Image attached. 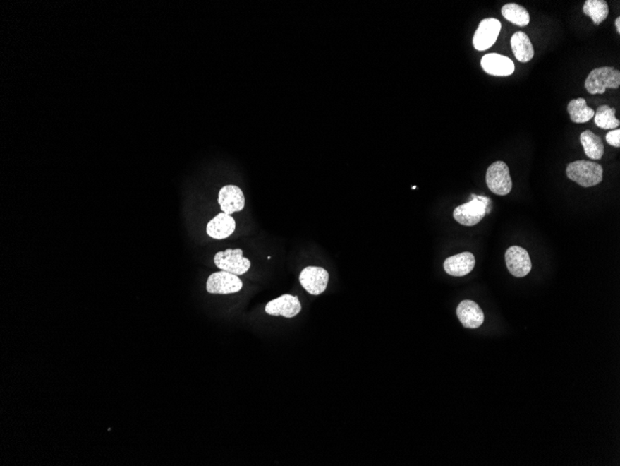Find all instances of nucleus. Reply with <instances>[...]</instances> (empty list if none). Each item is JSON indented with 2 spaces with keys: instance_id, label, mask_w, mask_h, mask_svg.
Here are the masks:
<instances>
[{
  "instance_id": "obj_1",
  "label": "nucleus",
  "mask_w": 620,
  "mask_h": 466,
  "mask_svg": "<svg viewBox=\"0 0 620 466\" xmlns=\"http://www.w3.org/2000/svg\"><path fill=\"white\" fill-rule=\"evenodd\" d=\"M489 206H492L490 198L472 195L471 201L468 203L461 205L454 210V217L464 227H474L482 221L487 213H490Z\"/></svg>"
},
{
  "instance_id": "obj_2",
  "label": "nucleus",
  "mask_w": 620,
  "mask_h": 466,
  "mask_svg": "<svg viewBox=\"0 0 620 466\" xmlns=\"http://www.w3.org/2000/svg\"><path fill=\"white\" fill-rule=\"evenodd\" d=\"M602 167L592 161H574L566 168L567 177L583 187L597 186L602 181Z\"/></svg>"
},
{
  "instance_id": "obj_3",
  "label": "nucleus",
  "mask_w": 620,
  "mask_h": 466,
  "mask_svg": "<svg viewBox=\"0 0 620 466\" xmlns=\"http://www.w3.org/2000/svg\"><path fill=\"white\" fill-rule=\"evenodd\" d=\"M619 86L620 72L609 66L593 69L585 81V88L590 95H604L607 89H618Z\"/></svg>"
},
{
  "instance_id": "obj_4",
  "label": "nucleus",
  "mask_w": 620,
  "mask_h": 466,
  "mask_svg": "<svg viewBox=\"0 0 620 466\" xmlns=\"http://www.w3.org/2000/svg\"><path fill=\"white\" fill-rule=\"evenodd\" d=\"M487 186L495 195L506 196L512 191L513 181L509 167L504 161H496L487 169Z\"/></svg>"
},
{
  "instance_id": "obj_5",
  "label": "nucleus",
  "mask_w": 620,
  "mask_h": 466,
  "mask_svg": "<svg viewBox=\"0 0 620 466\" xmlns=\"http://www.w3.org/2000/svg\"><path fill=\"white\" fill-rule=\"evenodd\" d=\"M214 262L220 270L236 275L245 274L251 268V262L248 258L243 256V251L241 249L236 250L227 249L225 251H219L214 255Z\"/></svg>"
},
{
  "instance_id": "obj_6",
  "label": "nucleus",
  "mask_w": 620,
  "mask_h": 466,
  "mask_svg": "<svg viewBox=\"0 0 620 466\" xmlns=\"http://www.w3.org/2000/svg\"><path fill=\"white\" fill-rule=\"evenodd\" d=\"M243 281L238 275L226 271L214 273L208 277L207 289L211 294H231L243 289Z\"/></svg>"
},
{
  "instance_id": "obj_7",
  "label": "nucleus",
  "mask_w": 620,
  "mask_h": 466,
  "mask_svg": "<svg viewBox=\"0 0 620 466\" xmlns=\"http://www.w3.org/2000/svg\"><path fill=\"white\" fill-rule=\"evenodd\" d=\"M502 23L494 18H487L479 23L473 39V45L479 52L486 51L494 45L501 32Z\"/></svg>"
},
{
  "instance_id": "obj_8",
  "label": "nucleus",
  "mask_w": 620,
  "mask_h": 466,
  "mask_svg": "<svg viewBox=\"0 0 620 466\" xmlns=\"http://www.w3.org/2000/svg\"><path fill=\"white\" fill-rule=\"evenodd\" d=\"M303 288L311 295H320L325 292L329 282V273L318 266H308L299 277Z\"/></svg>"
},
{
  "instance_id": "obj_9",
  "label": "nucleus",
  "mask_w": 620,
  "mask_h": 466,
  "mask_svg": "<svg viewBox=\"0 0 620 466\" xmlns=\"http://www.w3.org/2000/svg\"><path fill=\"white\" fill-rule=\"evenodd\" d=\"M508 270L516 277H524L530 274L532 263L528 251L518 246L508 249L505 253Z\"/></svg>"
},
{
  "instance_id": "obj_10",
  "label": "nucleus",
  "mask_w": 620,
  "mask_h": 466,
  "mask_svg": "<svg viewBox=\"0 0 620 466\" xmlns=\"http://www.w3.org/2000/svg\"><path fill=\"white\" fill-rule=\"evenodd\" d=\"M219 204L223 213L231 214L242 212L245 206V195L240 187L236 186H223L219 193Z\"/></svg>"
},
{
  "instance_id": "obj_11",
  "label": "nucleus",
  "mask_w": 620,
  "mask_h": 466,
  "mask_svg": "<svg viewBox=\"0 0 620 466\" xmlns=\"http://www.w3.org/2000/svg\"><path fill=\"white\" fill-rule=\"evenodd\" d=\"M302 309L298 296L284 294L270 301L266 306V313L270 316H283L286 318H295Z\"/></svg>"
},
{
  "instance_id": "obj_12",
  "label": "nucleus",
  "mask_w": 620,
  "mask_h": 466,
  "mask_svg": "<svg viewBox=\"0 0 620 466\" xmlns=\"http://www.w3.org/2000/svg\"><path fill=\"white\" fill-rule=\"evenodd\" d=\"M481 66L487 74L495 77H508L514 72V64L510 58L497 54L484 55Z\"/></svg>"
},
{
  "instance_id": "obj_13",
  "label": "nucleus",
  "mask_w": 620,
  "mask_h": 466,
  "mask_svg": "<svg viewBox=\"0 0 620 466\" xmlns=\"http://www.w3.org/2000/svg\"><path fill=\"white\" fill-rule=\"evenodd\" d=\"M457 316L467 329H478L484 323V313L474 301L466 300L457 307Z\"/></svg>"
},
{
  "instance_id": "obj_14",
  "label": "nucleus",
  "mask_w": 620,
  "mask_h": 466,
  "mask_svg": "<svg viewBox=\"0 0 620 466\" xmlns=\"http://www.w3.org/2000/svg\"><path fill=\"white\" fill-rule=\"evenodd\" d=\"M475 258L471 253H463L449 257L444 262V270L452 277H464L474 270Z\"/></svg>"
},
{
  "instance_id": "obj_15",
  "label": "nucleus",
  "mask_w": 620,
  "mask_h": 466,
  "mask_svg": "<svg viewBox=\"0 0 620 466\" xmlns=\"http://www.w3.org/2000/svg\"><path fill=\"white\" fill-rule=\"evenodd\" d=\"M236 229V222L233 217L225 213H220L214 217L207 225V234L214 239H225L231 236Z\"/></svg>"
},
{
  "instance_id": "obj_16",
  "label": "nucleus",
  "mask_w": 620,
  "mask_h": 466,
  "mask_svg": "<svg viewBox=\"0 0 620 466\" xmlns=\"http://www.w3.org/2000/svg\"><path fill=\"white\" fill-rule=\"evenodd\" d=\"M511 47L514 56L521 63H528L534 57L533 45L530 37L524 32H516L513 34L511 39Z\"/></svg>"
},
{
  "instance_id": "obj_17",
  "label": "nucleus",
  "mask_w": 620,
  "mask_h": 466,
  "mask_svg": "<svg viewBox=\"0 0 620 466\" xmlns=\"http://www.w3.org/2000/svg\"><path fill=\"white\" fill-rule=\"evenodd\" d=\"M581 143L588 157L601 160L604 153V145L600 137L592 131H585L581 134Z\"/></svg>"
},
{
  "instance_id": "obj_18",
  "label": "nucleus",
  "mask_w": 620,
  "mask_h": 466,
  "mask_svg": "<svg viewBox=\"0 0 620 466\" xmlns=\"http://www.w3.org/2000/svg\"><path fill=\"white\" fill-rule=\"evenodd\" d=\"M567 112L574 123H586L595 116V110L587 105L583 98H578L570 101L567 105Z\"/></svg>"
},
{
  "instance_id": "obj_19",
  "label": "nucleus",
  "mask_w": 620,
  "mask_h": 466,
  "mask_svg": "<svg viewBox=\"0 0 620 466\" xmlns=\"http://www.w3.org/2000/svg\"><path fill=\"white\" fill-rule=\"evenodd\" d=\"M502 16L513 25L527 26L530 22V16L528 11L524 7L516 3H509L504 5L502 8Z\"/></svg>"
},
{
  "instance_id": "obj_20",
  "label": "nucleus",
  "mask_w": 620,
  "mask_h": 466,
  "mask_svg": "<svg viewBox=\"0 0 620 466\" xmlns=\"http://www.w3.org/2000/svg\"><path fill=\"white\" fill-rule=\"evenodd\" d=\"M583 13L590 16L596 25H599L607 18L609 8L604 0H587L584 3Z\"/></svg>"
},
{
  "instance_id": "obj_21",
  "label": "nucleus",
  "mask_w": 620,
  "mask_h": 466,
  "mask_svg": "<svg viewBox=\"0 0 620 466\" xmlns=\"http://www.w3.org/2000/svg\"><path fill=\"white\" fill-rule=\"evenodd\" d=\"M595 122L596 126L602 130H615L620 125L619 120L616 117L615 108L608 105H601L598 107L595 114Z\"/></svg>"
},
{
  "instance_id": "obj_22",
  "label": "nucleus",
  "mask_w": 620,
  "mask_h": 466,
  "mask_svg": "<svg viewBox=\"0 0 620 466\" xmlns=\"http://www.w3.org/2000/svg\"><path fill=\"white\" fill-rule=\"evenodd\" d=\"M605 139L610 145L620 148V130L616 129V130L609 131L605 136Z\"/></svg>"
},
{
  "instance_id": "obj_23",
  "label": "nucleus",
  "mask_w": 620,
  "mask_h": 466,
  "mask_svg": "<svg viewBox=\"0 0 620 466\" xmlns=\"http://www.w3.org/2000/svg\"><path fill=\"white\" fill-rule=\"evenodd\" d=\"M615 25L616 28V31H618V33L620 34V17H618V18L616 19Z\"/></svg>"
}]
</instances>
